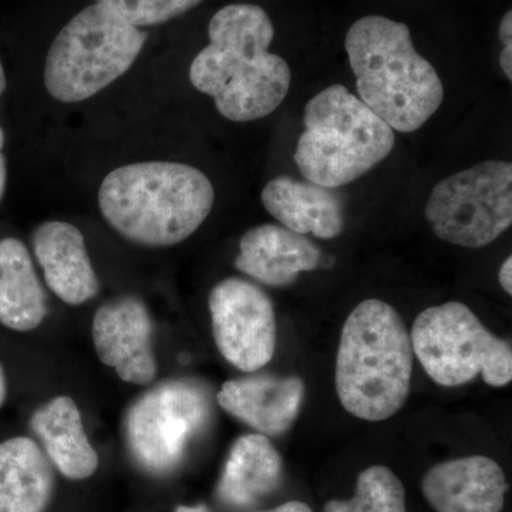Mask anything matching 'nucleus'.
Returning <instances> with one entry per match:
<instances>
[{
    "instance_id": "nucleus-8",
    "label": "nucleus",
    "mask_w": 512,
    "mask_h": 512,
    "mask_svg": "<svg viewBox=\"0 0 512 512\" xmlns=\"http://www.w3.org/2000/svg\"><path fill=\"white\" fill-rule=\"evenodd\" d=\"M426 218L441 241L483 248L512 224V165L488 160L444 178L431 191Z\"/></svg>"
},
{
    "instance_id": "nucleus-27",
    "label": "nucleus",
    "mask_w": 512,
    "mask_h": 512,
    "mask_svg": "<svg viewBox=\"0 0 512 512\" xmlns=\"http://www.w3.org/2000/svg\"><path fill=\"white\" fill-rule=\"evenodd\" d=\"M264 512H312V510L306 504L299 503V501H291V503L281 505V507L275 508V510Z\"/></svg>"
},
{
    "instance_id": "nucleus-6",
    "label": "nucleus",
    "mask_w": 512,
    "mask_h": 512,
    "mask_svg": "<svg viewBox=\"0 0 512 512\" xmlns=\"http://www.w3.org/2000/svg\"><path fill=\"white\" fill-rule=\"evenodd\" d=\"M147 37L100 2L87 6L60 30L47 52V93L62 103L90 99L128 72Z\"/></svg>"
},
{
    "instance_id": "nucleus-4",
    "label": "nucleus",
    "mask_w": 512,
    "mask_h": 512,
    "mask_svg": "<svg viewBox=\"0 0 512 512\" xmlns=\"http://www.w3.org/2000/svg\"><path fill=\"white\" fill-rule=\"evenodd\" d=\"M409 330L389 303L366 299L343 325L336 357V392L346 412L383 421L406 403L413 375Z\"/></svg>"
},
{
    "instance_id": "nucleus-11",
    "label": "nucleus",
    "mask_w": 512,
    "mask_h": 512,
    "mask_svg": "<svg viewBox=\"0 0 512 512\" xmlns=\"http://www.w3.org/2000/svg\"><path fill=\"white\" fill-rule=\"evenodd\" d=\"M92 335L101 363L123 382L147 386L156 379L153 320L141 299L124 296L101 306L93 318Z\"/></svg>"
},
{
    "instance_id": "nucleus-12",
    "label": "nucleus",
    "mask_w": 512,
    "mask_h": 512,
    "mask_svg": "<svg viewBox=\"0 0 512 512\" xmlns=\"http://www.w3.org/2000/svg\"><path fill=\"white\" fill-rule=\"evenodd\" d=\"M504 471L491 458L471 456L431 468L423 480V494L437 512H501Z\"/></svg>"
},
{
    "instance_id": "nucleus-25",
    "label": "nucleus",
    "mask_w": 512,
    "mask_h": 512,
    "mask_svg": "<svg viewBox=\"0 0 512 512\" xmlns=\"http://www.w3.org/2000/svg\"><path fill=\"white\" fill-rule=\"evenodd\" d=\"M500 40L504 46L512 45V12L505 13L500 25Z\"/></svg>"
},
{
    "instance_id": "nucleus-19",
    "label": "nucleus",
    "mask_w": 512,
    "mask_h": 512,
    "mask_svg": "<svg viewBox=\"0 0 512 512\" xmlns=\"http://www.w3.org/2000/svg\"><path fill=\"white\" fill-rule=\"evenodd\" d=\"M47 296L28 248L16 238L0 241V323L30 332L46 319Z\"/></svg>"
},
{
    "instance_id": "nucleus-30",
    "label": "nucleus",
    "mask_w": 512,
    "mask_h": 512,
    "mask_svg": "<svg viewBox=\"0 0 512 512\" xmlns=\"http://www.w3.org/2000/svg\"><path fill=\"white\" fill-rule=\"evenodd\" d=\"M175 512H208L207 508L204 505H200V507H178Z\"/></svg>"
},
{
    "instance_id": "nucleus-7",
    "label": "nucleus",
    "mask_w": 512,
    "mask_h": 512,
    "mask_svg": "<svg viewBox=\"0 0 512 512\" xmlns=\"http://www.w3.org/2000/svg\"><path fill=\"white\" fill-rule=\"evenodd\" d=\"M410 338L414 355L440 386H461L477 376L491 387L512 380L510 343L493 335L464 303L447 302L421 312Z\"/></svg>"
},
{
    "instance_id": "nucleus-17",
    "label": "nucleus",
    "mask_w": 512,
    "mask_h": 512,
    "mask_svg": "<svg viewBox=\"0 0 512 512\" xmlns=\"http://www.w3.org/2000/svg\"><path fill=\"white\" fill-rule=\"evenodd\" d=\"M30 429L63 476L84 480L96 473L99 456L87 437L82 413L72 397L57 396L40 406L30 419Z\"/></svg>"
},
{
    "instance_id": "nucleus-1",
    "label": "nucleus",
    "mask_w": 512,
    "mask_h": 512,
    "mask_svg": "<svg viewBox=\"0 0 512 512\" xmlns=\"http://www.w3.org/2000/svg\"><path fill=\"white\" fill-rule=\"evenodd\" d=\"M274 36V23L261 6L235 3L212 16L210 45L192 60L190 80L198 92L214 99L225 119H264L288 96L291 67L269 52Z\"/></svg>"
},
{
    "instance_id": "nucleus-29",
    "label": "nucleus",
    "mask_w": 512,
    "mask_h": 512,
    "mask_svg": "<svg viewBox=\"0 0 512 512\" xmlns=\"http://www.w3.org/2000/svg\"><path fill=\"white\" fill-rule=\"evenodd\" d=\"M6 90V76L5 70H3L2 63H0V97L3 96Z\"/></svg>"
},
{
    "instance_id": "nucleus-26",
    "label": "nucleus",
    "mask_w": 512,
    "mask_h": 512,
    "mask_svg": "<svg viewBox=\"0 0 512 512\" xmlns=\"http://www.w3.org/2000/svg\"><path fill=\"white\" fill-rule=\"evenodd\" d=\"M500 64L508 82H512V45L504 46L500 56Z\"/></svg>"
},
{
    "instance_id": "nucleus-13",
    "label": "nucleus",
    "mask_w": 512,
    "mask_h": 512,
    "mask_svg": "<svg viewBox=\"0 0 512 512\" xmlns=\"http://www.w3.org/2000/svg\"><path fill=\"white\" fill-rule=\"evenodd\" d=\"M33 251L46 285L67 305H82L99 293L100 282L80 229L47 221L33 232Z\"/></svg>"
},
{
    "instance_id": "nucleus-23",
    "label": "nucleus",
    "mask_w": 512,
    "mask_h": 512,
    "mask_svg": "<svg viewBox=\"0 0 512 512\" xmlns=\"http://www.w3.org/2000/svg\"><path fill=\"white\" fill-rule=\"evenodd\" d=\"M498 279H500V284L503 286L505 292L508 295L512 293V258L508 256L505 259L504 264L501 265L500 274H498Z\"/></svg>"
},
{
    "instance_id": "nucleus-14",
    "label": "nucleus",
    "mask_w": 512,
    "mask_h": 512,
    "mask_svg": "<svg viewBox=\"0 0 512 512\" xmlns=\"http://www.w3.org/2000/svg\"><path fill=\"white\" fill-rule=\"evenodd\" d=\"M305 394L299 377L251 376L228 380L218 393L225 412L264 436H281L298 419Z\"/></svg>"
},
{
    "instance_id": "nucleus-5",
    "label": "nucleus",
    "mask_w": 512,
    "mask_h": 512,
    "mask_svg": "<svg viewBox=\"0 0 512 512\" xmlns=\"http://www.w3.org/2000/svg\"><path fill=\"white\" fill-rule=\"evenodd\" d=\"M303 124L295 163L306 181L333 190L369 173L396 143L392 128L342 84L309 100Z\"/></svg>"
},
{
    "instance_id": "nucleus-16",
    "label": "nucleus",
    "mask_w": 512,
    "mask_h": 512,
    "mask_svg": "<svg viewBox=\"0 0 512 512\" xmlns=\"http://www.w3.org/2000/svg\"><path fill=\"white\" fill-rule=\"evenodd\" d=\"M261 198L265 210L296 234L333 239L345 229V205L333 188L282 175L265 185Z\"/></svg>"
},
{
    "instance_id": "nucleus-21",
    "label": "nucleus",
    "mask_w": 512,
    "mask_h": 512,
    "mask_svg": "<svg viewBox=\"0 0 512 512\" xmlns=\"http://www.w3.org/2000/svg\"><path fill=\"white\" fill-rule=\"evenodd\" d=\"M325 512H406V493L389 468L373 466L360 474L352 500L330 501Z\"/></svg>"
},
{
    "instance_id": "nucleus-2",
    "label": "nucleus",
    "mask_w": 512,
    "mask_h": 512,
    "mask_svg": "<svg viewBox=\"0 0 512 512\" xmlns=\"http://www.w3.org/2000/svg\"><path fill=\"white\" fill-rule=\"evenodd\" d=\"M210 178L171 161H143L111 171L99 191L104 220L144 247H173L190 238L214 207Z\"/></svg>"
},
{
    "instance_id": "nucleus-20",
    "label": "nucleus",
    "mask_w": 512,
    "mask_h": 512,
    "mask_svg": "<svg viewBox=\"0 0 512 512\" xmlns=\"http://www.w3.org/2000/svg\"><path fill=\"white\" fill-rule=\"evenodd\" d=\"M282 458L264 434H248L235 441L229 453L218 493L227 504H254L278 487Z\"/></svg>"
},
{
    "instance_id": "nucleus-28",
    "label": "nucleus",
    "mask_w": 512,
    "mask_h": 512,
    "mask_svg": "<svg viewBox=\"0 0 512 512\" xmlns=\"http://www.w3.org/2000/svg\"><path fill=\"white\" fill-rule=\"evenodd\" d=\"M6 396H8V382H6L5 370L0 365V407L5 403Z\"/></svg>"
},
{
    "instance_id": "nucleus-22",
    "label": "nucleus",
    "mask_w": 512,
    "mask_h": 512,
    "mask_svg": "<svg viewBox=\"0 0 512 512\" xmlns=\"http://www.w3.org/2000/svg\"><path fill=\"white\" fill-rule=\"evenodd\" d=\"M99 2L113 10L130 25L141 29L170 22L190 12L195 6L200 5L202 0H99Z\"/></svg>"
},
{
    "instance_id": "nucleus-18",
    "label": "nucleus",
    "mask_w": 512,
    "mask_h": 512,
    "mask_svg": "<svg viewBox=\"0 0 512 512\" xmlns=\"http://www.w3.org/2000/svg\"><path fill=\"white\" fill-rule=\"evenodd\" d=\"M53 491L45 451L29 437L0 443V512H43Z\"/></svg>"
},
{
    "instance_id": "nucleus-3",
    "label": "nucleus",
    "mask_w": 512,
    "mask_h": 512,
    "mask_svg": "<svg viewBox=\"0 0 512 512\" xmlns=\"http://www.w3.org/2000/svg\"><path fill=\"white\" fill-rule=\"evenodd\" d=\"M345 47L359 99L393 131L414 133L439 111L443 83L414 47L409 26L365 16L350 26Z\"/></svg>"
},
{
    "instance_id": "nucleus-10",
    "label": "nucleus",
    "mask_w": 512,
    "mask_h": 512,
    "mask_svg": "<svg viewBox=\"0 0 512 512\" xmlns=\"http://www.w3.org/2000/svg\"><path fill=\"white\" fill-rule=\"evenodd\" d=\"M212 335L224 359L252 373L271 362L276 349L274 305L258 286L228 278L212 288Z\"/></svg>"
},
{
    "instance_id": "nucleus-15",
    "label": "nucleus",
    "mask_w": 512,
    "mask_h": 512,
    "mask_svg": "<svg viewBox=\"0 0 512 512\" xmlns=\"http://www.w3.org/2000/svg\"><path fill=\"white\" fill-rule=\"evenodd\" d=\"M320 249L305 235L284 225L264 224L249 229L239 242L235 268L261 284L282 288L302 272L315 271Z\"/></svg>"
},
{
    "instance_id": "nucleus-24",
    "label": "nucleus",
    "mask_w": 512,
    "mask_h": 512,
    "mask_svg": "<svg viewBox=\"0 0 512 512\" xmlns=\"http://www.w3.org/2000/svg\"><path fill=\"white\" fill-rule=\"evenodd\" d=\"M3 146H5V131L0 127V201L6 190V177H8V170H6V158L3 156Z\"/></svg>"
},
{
    "instance_id": "nucleus-9",
    "label": "nucleus",
    "mask_w": 512,
    "mask_h": 512,
    "mask_svg": "<svg viewBox=\"0 0 512 512\" xmlns=\"http://www.w3.org/2000/svg\"><path fill=\"white\" fill-rule=\"evenodd\" d=\"M210 404L197 384L167 380L138 396L124 420L128 450L153 473L173 470L192 436L208 420Z\"/></svg>"
}]
</instances>
